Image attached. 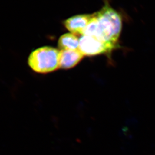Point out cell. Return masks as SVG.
<instances>
[{
    "mask_svg": "<svg viewBox=\"0 0 155 155\" xmlns=\"http://www.w3.org/2000/svg\"><path fill=\"white\" fill-rule=\"evenodd\" d=\"M80 39L73 33L63 35L58 39V47L61 50H79Z\"/></svg>",
    "mask_w": 155,
    "mask_h": 155,
    "instance_id": "cell-6",
    "label": "cell"
},
{
    "mask_svg": "<svg viewBox=\"0 0 155 155\" xmlns=\"http://www.w3.org/2000/svg\"><path fill=\"white\" fill-rule=\"evenodd\" d=\"M93 15V14L76 15L66 20L64 22V26L71 33L82 35L84 30L92 18Z\"/></svg>",
    "mask_w": 155,
    "mask_h": 155,
    "instance_id": "cell-4",
    "label": "cell"
},
{
    "mask_svg": "<svg viewBox=\"0 0 155 155\" xmlns=\"http://www.w3.org/2000/svg\"><path fill=\"white\" fill-rule=\"evenodd\" d=\"M60 51L50 46L39 48L31 53L28 64L35 72L46 74L60 69Z\"/></svg>",
    "mask_w": 155,
    "mask_h": 155,
    "instance_id": "cell-2",
    "label": "cell"
},
{
    "mask_svg": "<svg viewBox=\"0 0 155 155\" xmlns=\"http://www.w3.org/2000/svg\"><path fill=\"white\" fill-rule=\"evenodd\" d=\"M84 55L79 50H61L60 51V69L68 70L77 65Z\"/></svg>",
    "mask_w": 155,
    "mask_h": 155,
    "instance_id": "cell-5",
    "label": "cell"
},
{
    "mask_svg": "<svg viewBox=\"0 0 155 155\" xmlns=\"http://www.w3.org/2000/svg\"><path fill=\"white\" fill-rule=\"evenodd\" d=\"M117 45L106 43L93 36L82 35L80 38L79 51L84 56L108 54L115 49Z\"/></svg>",
    "mask_w": 155,
    "mask_h": 155,
    "instance_id": "cell-3",
    "label": "cell"
},
{
    "mask_svg": "<svg viewBox=\"0 0 155 155\" xmlns=\"http://www.w3.org/2000/svg\"><path fill=\"white\" fill-rule=\"evenodd\" d=\"M95 30L93 37L106 43L116 45L122 29L120 15L108 5L94 14Z\"/></svg>",
    "mask_w": 155,
    "mask_h": 155,
    "instance_id": "cell-1",
    "label": "cell"
}]
</instances>
